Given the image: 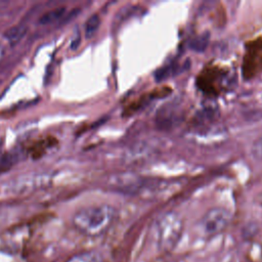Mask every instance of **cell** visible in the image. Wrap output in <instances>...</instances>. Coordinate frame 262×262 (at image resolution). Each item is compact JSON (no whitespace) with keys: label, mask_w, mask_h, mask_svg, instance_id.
<instances>
[{"label":"cell","mask_w":262,"mask_h":262,"mask_svg":"<svg viewBox=\"0 0 262 262\" xmlns=\"http://www.w3.org/2000/svg\"><path fill=\"white\" fill-rule=\"evenodd\" d=\"M117 217L115 207L106 204L84 207L73 217L74 227L86 236H99L106 232Z\"/></svg>","instance_id":"obj_1"},{"label":"cell","mask_w":262,"mask_h":262,"mask_svg":"<svg viewBox=\"0 0 262 262\" xmlns=\"http://www.w3.org/2000/svg\"><path fill=\"white\" fill-rule=\"evenodd\" d=\"M183 228V220L178 213H164L158 219L156 227L159 248L166 253L172 252L181 239Z\"/></svg>","instance_id":"obj_2"},{"label":"cell","mask_w":262,"mask_h":262,"mask_svg":"<svg viewBox=\"0 0 262 262\" xmlns=\"http://www.w3.org/2000/svg\"><path fill=\"white\" fill-rule=\"evenodd\" d=\"M232 219L231 213L222 207L209 209L201 218L200 227L207 237H212L223 232Z\"/></svg>","instance_id":"obj_3"},{"label":"cell","mask_w":262,"mask_h":262,"mask_svg":"<svg viewBox=\"0 0 262 262\" xmlns=\"http://www.w3.org/2000/svg\"><path fill=\"white\" fill-rule=\"evenodd\" d=\"M111 185L124 193H135L141 189L143 180L132 173L118 174L111 180Z\"/></svg>","instance_id":"obj_4"},{"label":"cell","mask_w":262,"mask_h":262,"mask_svg":"<svg viewBox=\"0 0 262 262\" xmlns=\"http://www.w3.org/2000/svg\"><path fill=\"white\" fill-rule=\"evenodd\" d=\"M27 27L25 25H14L4 32L5 39L10 44H16L27 33Z\"/></svg>","instance_id":"obj_5"},{"label":"cell","mask_w":262,"mask_h":262,"mask_svg":"<svg viewBox=\"0 0 262 262\" xmlns=\"http://www.w3.org/2000/svg\"><path fill=\"white\" fill-rule=\"evenodd\" d=\"M64 12H66L64 6H60V7H56L54 9L48 10L47 12H45L44 14L41 15V17L39 18V24H41L43 26L53 24L56 20H58L63 15Z\"/></svg>","instance_id":"obj_6"},{"label":"cell","mask_w":262,"mask_h":262,"mask_svg":"<svg viewBox=\"0 0 262 262\" xmlns=\"http://www.w3.org/2000/svg\"><path fill=\"white\" fill-rule=\"evenodd\" d=\"M100 26V17L98 14H92L85 23V37L92 38Z\"/></svg>","instance_id":"obj_7"},{"label":"cell","mask_w":262,"mask_h":262,"mask_svg":"<svg viewBox=\"0 0 262 262\" xmlns=\"http://www.w3.org/2000/svg\"><path fill=\"white\" fill-rule=\"evenodd\" d=\"M209 38L210 34L208 32H205L196 37H194L190 42H189V47L194 50V51H204L209 43Z\"/></svg>","instance_id":"obj_8"},{"label":"cell","mask_w":262,"mask_h":262,"mask_svg":"<svg viewBox=\"0 0 262 262\" xmlns=\"http://www.w3.org/2000/svg\"><path fill=\"white\" fill-rule=\"evenodd\" d=\"M68 262H99V258L94 253H83L72 257Z\"/></svg>","instance_id":"obj_9"},{"label":"cell","mask_w":262,"mask_h":262,"mask_svg":"<svg viewBox=\"0 0 262 262\" xmlns=\"http://www.w3.org/2000/svg\"><path fill=\"white\" fill-rule=\"evenodd\" d=\"M252 157L259 162H262V136L258 137L251 146Z\"/></svg>","instance_id":"obj_10"},{"label":"cell","mask_w":262,"mask_h":262,"mask_svg":"<svg viewBox=\"0 0 262 262\" xmlns=\"http://www.w3.org/2000/svg\"><path fill=\"white\" fill-rule=\"evenodd\" d=\"M4 54H5V48H4V46L2 45V43H0V61L3 59Z\"/></svg>","instance_id":"obj_11"}]
</instances>
